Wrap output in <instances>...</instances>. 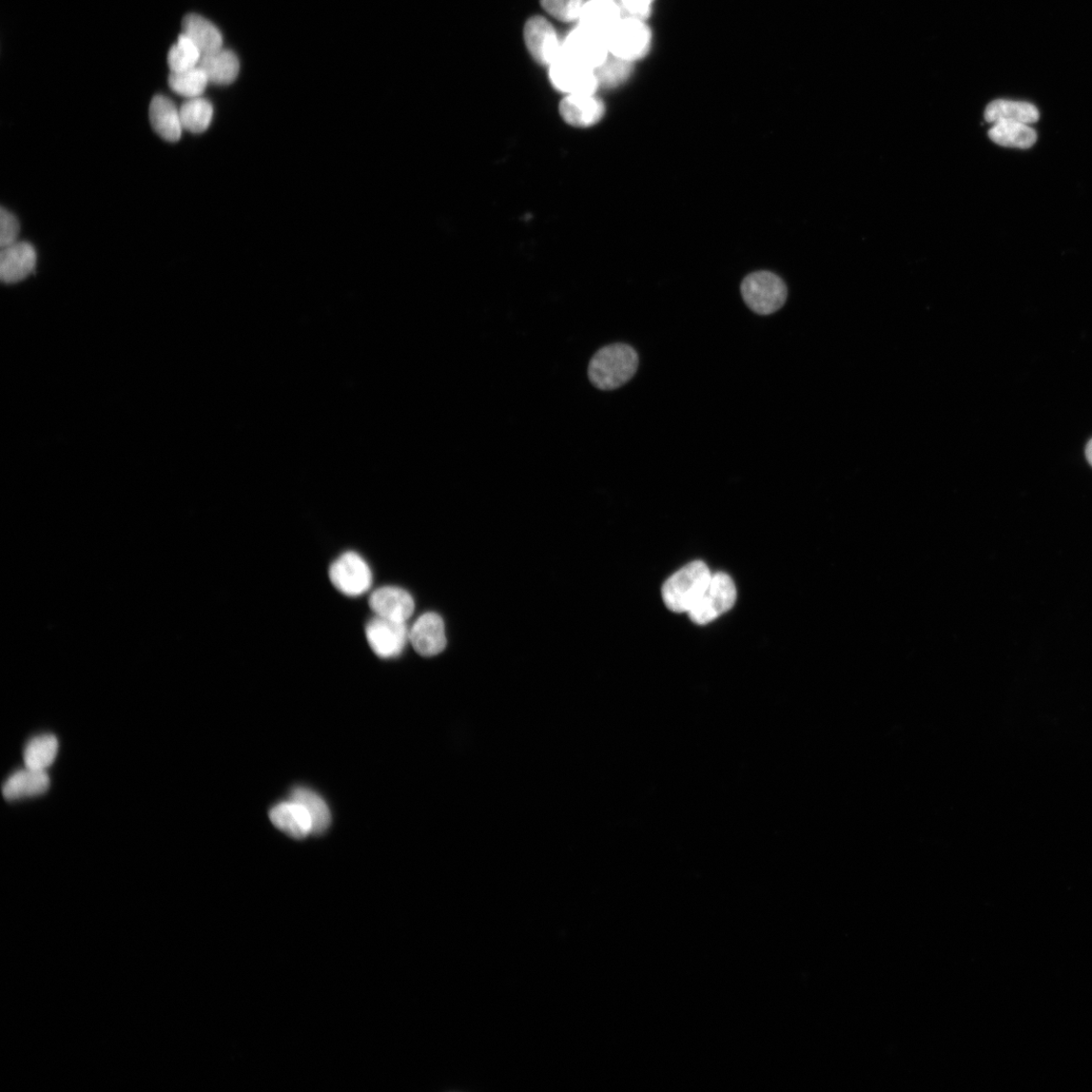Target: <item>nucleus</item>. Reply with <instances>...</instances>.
I'll return each instance as SVG.
<instances>
[{"instance_id":"1","label":"nucleus","mask_w":1092,"mask_h":1092,"mask_svg":"<svg viewBox=\"0 0 1092 1092\" xmlns=\"http://www.w3.org/2000/svg\"><path fill=\"white\" fill-rule=\"evenodd\" d=\"M638 364V355L633 347L615 343L597 351L590 361L588 376L597 388L613 391L634 377Z\"/></svg>"},{"instance_id":"2","label":"nucleus","mask_w":1092,"mask_h":1092,"mask_svg":"<svg viewBox=\"0 0 1092 1092\" xmlns=\"http://www.w3.org/2000/svg\"><path fill=\"white\" fill-rule=\"evenodd\" d=\"M707 565L695 560L670 577L662 586V599L673 612L684 613L694 608L711 580Z\"/></svg>"},{"instance_id":"3","label":"nucleus","mask_w":1092,"mask_h":1092,"mask_svg":"<svg viewBox=\"0 0 1092 1092\" xmlns=\"http://www.w3.org/2000/svg\"><path fill=\"white\" fill-rule=\"evenodd\" d=\"M740 291L747 306L763 316L782 309L788 295L785 283L769 271L752 273L740 285Z\"/></svg>"},{"instance_id":"4","label":"nucleus","mask_w":1092,"mask_h":1092,"mask_svg":"<svg viewBox=\"0 0 1092 1092\" xmlns=\"http://www.w3.org/2000/svg\"><path fill=\"white\" fill-rule=\"evenodd\" d=\"M607 40L611 55L634 62L648 54L652 33L645 21L623 16Z\"/></svg>"},{"instance_id":"5","label":"nucleus","mask_w":1092,"mask_h":1092,"mask_svg":"<svg viewBox=\"0 0 1092 1092\" xmlns=\"http://www.w3.org/2000/svg\"><path fill=\"white\" fill-rule=\"evenodd\" d=\"M735 600L736 589L732 578L725 573H717L711 577L707 591L689 611L690 619L704 626L731 610Z\"/></svg>"},{"instance_id":"6","label":"nucleus","mask_w":1092,"mask_h":1092,"mask_svg":"<svg viewBox=\"0 0 1092 1092\" xmlns=\"http://www.w3.org/2000/svg\"><path fill=\"white\" fill-rule=\"evenodd\" d=\"M334 586L348 597L366 593L373 583V573L367 562L355 552L341 555L329 569Z\"/></svg>"},{"instance_id":"7","label":"nucleus","mask_w":1092,"mask_h":1092,"mask_svg":"<svg viewBox=\"0 0 1092 1092\" xmlns=\"http://www.w3.org/2000/svg\"><path fill=\"white\" fill-rule=\"evenodd\" d=\"M561 55L596 70L608 61L609 49L606 37L579 25L564 37Z\"/></svg>"},{"instance_id":"8","label":"nucleus","mask_w":1092,"mask_h":1092,"mask_svg":"<svg viewBox=\"0 0 1092 1092\" xmlns=\"http://www.w3.org/2000/svg\"><path fill=\"white\" fill-rule=\"evenodd\" d=\"M365 635L370 649L381 658L401 656L409 641L406 622L377 615L368 621Z\"/></svg>"},{"instance_id":"9","label":"nucleus","mask_w":1092,"mask_h":1092,"mask_svg":"<svg viewBox=\"0 0 1092 1092\" xmlns=\"http://www.w3.org/2000/svg\"><path fill=\"white\" fill-rule=\"evenodd\" d=\"M550 78L558 90L568 95H594L599 87L595 70L562 55L550 66Z\"/></svg>"},{"instance_id":"10","label":"nucleus","mask_w":1092,"mask_h":1092,"mask_svg":"<svg viewBox=\"0 0 1092 1092\" xmlns=\"http://www.w3.org/2000/svg\"><path fill=\"white\" fill-rule=\"evenodd\" d=\"M524 40L534 60L551 66L561 56V45L555 28L548 19L534 16L525 25Z\"/></svg>"},{"instance_id":"11","label":"nucleus","mask_w":1092,"mask_h":1092,"mask_svg":"<svg viewBox=\"0 0 1092 1092\" xmlns=\"http://www.w3.org/2000/svg\"><path fill=\"white\" fill-rule=\"evenodd\" d=\"M409 641L423 657H434L446 648L444 621L440 615L428 612L421 615L409 631Z\"/></svg>"},{"instance_id":"12","label":"nucleus","mask_w":1092,"mask_h":1092,"mask_svg":"<svg viewBox=\"0 0 1092 1092\" xmlns=\"http://www.w3.org/2000/svg\"><path fill=\"white\" fill-rule=\"evenodd\" d=\"M269 818L273 826L295 840H304L313 834V822L310 813L303 805L292 799L272 807Z\"/></svg>"},{"instance_id":"13","label":"nucleus","mask_w":1092,"mask_h":1092,"mask_svg":"<svg viewBox=\"0 0 1092 1092\" xmlns=\"http://www.w3.org/2000/svg\"><path fill=\"white\" fill-rule=\"evenodd\" d=\"M368 604L377 616L394 621L406 622L415 610V602L411 594L394 586L377 589L370 595Z\"/></svg>"},{"instance_id":"14","label":"nucleus","mask_w":1092,"mask_h":1092,"mask_svg":"<svg viewBox=\"0 0 1092 1092\" xmlns=\"http://www.w3.org/2000/svg\"><path fill=\"white\" fill-rule=\"evenodd\" d=\"M37 263V253L27 242H15L2 248L0 253V279L6 284H16L32 275Z\"/></svg>"},{"instance_id":"15","label":"nucleus","mask_w":1092,"mask_h":1092,"mask_svg":"<svg viewBox=\"0 0 1092 1092\" xmlns=\"http://www.w3.org/2000/svg\"><path fill=\"white\" fill-rule=\"evenodd\" d=\"M559 112L565 123L589 128L601 121L606 106L594 95H567L560 103Z\"/></svg>"},{"instance_id":"16","label":"nucleus","mask_w":1092,"mask_h":1092,"mask_svg":"<svg viewBox=\"0 0 1092 1092\" xmlns=\"http://www.w3.org/2000/svg\"><path fill=\"white\" fill-rule=\"evenodd\" d=\"M623 17L616 0H589L579 16V25L608 38Z\"/></svg>"},{"instance_id":"17","label":"nucleus","mask_w":1092,"mask_h":1092,"mask_svg":"<svg viewBox=\"0 0 1092 1092\" xmlns=\"http://www.w3.org/2000/svg\"><path fill=\"white\" fill-rule=\"evenodd\" d=\"M149 118L153 130L168 142L181 139L184 127L180 110L166 96L156 95L149 108Z\"/></svg>"},{"instance_id":"18","label":"nucleus","mask_w":1092,"mask_h":1092,"mask_svg":"<svg viewBox=\"0 0 1092 1092\" xmlns=\"http://www.w3.org/2000/svg\"><path fill=\"white\" fill-rule=\"evenodd\" d=\"M50 787V778L46 771L25 768L11 775L3 786V794L8 801L37 796Z\"/></svg>"},{"instance_id":"19","label":"nucleus","mask_w":1092,"mask_h":1092,"mask_svg":"<svg viewBox=\"0 0 1092 1092\" xmlns=\"http://www.w3.org/2000/svg\"><path fill=\"white\" fill-rule=\"evenodd\" d=\"M199 66L205 71L210 84L229 86L236 81L240 72V62L236 53L221 49L202 55Z\"/></svg>"},{"instance_id":"20","label":"nucleus","mask_w":1092,"mask_h":1092,"mask_svg":"<svg viewBox=\"0 0 1092 1092\" xmlns=\"http://www.w3.org/2000/svg\"><path fill=\"white\" fill-rule=\"evenodd\" d=\"M182 28L183 34L199 48L203 55L223 48V36L219 29L200 14L186 15L183 19Z\"/></svg>"},{"instance_id":"21","label":"nucleus","mask_w":1092,"mask_h":1092,"mask_svg":"<svg viewBox=\"0 0 1092 1092\" xmlns=\"http://www.w3.org/2000/svg\"><path fill=\"white\" fill-rule=\"evenodd\" d=\"M984 119L992 125L999 122L1030 125L1039 121L1040 112L1035 106L1027 102L997 100L986 107Z\"/></svg>"},{"instance_id":"22","label":"nucleus","mask_w":1092,"mask_h":1092,"mask_svg":"<svg viewBox=\"0 0 1092 1092\" xmlns=\"http://www.w3.org/2000/svg\"><path fill=\"white\" fill-rule=\"evenodd\" d=\"M988 136L994 143L1007 148L1029 149L1037 142V133L1030 125L1017 122L993 124Z\"/></svg>"},{"instance_id":"23","label":"nucleus","mask_w":1092,"mask_h":1092,"mask_svg":"<svg viewBox=\"0 0 1092 1092\" xmlns=\"http://www.w3.org/2000/svg\"><path fill=\"white\" fill-rule=\"evenodd\" d=\"M289 799L303 805L313 822V834L324 833L333 822L330 808L324 798L314 790L299 786L291 790Z\"/></svg>"},{"instance_id":"24","label":"nucleus","mask_w":1092,"mask_h":1092,"mask_svg":"<svg viewBox=\"0 0 1092 1092\" xmlns=\"http://www.w3.org/2000/svg\"><path fill=\"white\" fill-rule=\"evenodd\" d=\"M58 749L60 743L53 734H41L32 738L24 750L25 766L46 771L54 763Z\"/></svg>"},{"instance_id":"25","label":"nucleus","mask_w":1092,"mask_h":1092,"mask_svg":"<svg viewBox=\"0 0 1092 1092\" xmlns=\"http://www.w3.org/2000/svg\"><path fill=\"white\" fill-rule=\"evenodd\" d=\"M180 113L184 130L201 134L207 131L211 123L213 108L201 96L187 100L180 109Z\"/></svg>"},{"instance_id":"26","label":"nucleus","mask_w":1092,"mask_h":1092,"mask_svg":"<svg viewBox=\"0 0 1092 1092\" xmlns=\"http://www.w3.org/2000/svg\"><path fill=\"white\" fill-rule=\"evenodd\" d=\"M209 84V78L200 66L184 72H171L168 77L170 88L187 100L201 97Z\"/></svg>"},{"instance_id":"27","label":"nucleus","mask_w":1092,"mask_h":1092,"mask_svg":"<svg viewBox=\"0 0 1092 1092\" xmlns=\"http://www.w3.org/2000/svg\"><path fill=\"white\" fill-rule=\"evenodd\" d=\"M202 52L189 38L182 34L177 44L173 45L167 56L171 72H184L199 66Z\"/></svg>"},{"instance_id":"28","label":"nucleus","mask_w":1092,"mask_h":1092,"mask_svg":"<svg viewBox=\"0 0 1092 1092\" xmlns=\"http://www.w3.org/2000/svg\"><path fill=\"white\" fill-rule=\"evenodd\" d=\"M632 72L633 62L620 60L613 55L595 70L599 87L606 88H614L626 83Z\"/></svg>"},{"instance_id":"29","label":"nucleus","mask_w":1092,"mask_h":1092,"mask_svg":"<svg viewBox=\"0 0 1092 1092\" xmlns=\"http://www.w3.org/2000/svg\"><path fill=\"white\" fill-rule=\"evenodd\" d=\"M584 3V0H541L546 12L565 23L579 19Z\"/></svg>"},{"instance_id":"30","label":"nucleus","mask_w":1092,"mask_h":1092,"mask_svg":"<svg viewBox=\"0 0 1092 1092\" xmlns=\"http://www.w3.org/2000/svg\"><path fill=\"white\" fill-rule=\"evenodd\" d=\"M19 223L12 212L6 209L0 211V246H10L16 241L19 234Z\"/></svg>"},{"instance_id":"31","label":"nucleus","mask_w":1092,"mask_h":1092,"mask_svg":"<svg viewBox=\"0 0 1092 1092\" xmlns=\"http://www.w3.org/2000/svg\"><path fill=\"white\" fill-rule=\"evenodd\" d=\"M624 17L646 21L652 12L654 0H617Z\"/></svg>"},{"instance_id":"32","label":"nucleus","mask_w":1092,"mask_h":1092,"mask_svg":"<svg viewBox=\"0 0 1092 1092\" xmlns=\"http://www.w3.org/2000/svg\"><path fill=\"white\" fill-rule=\"evenodd\" d=\"M1085 455L1088 462L1092 466V439L1087 443Z\"/></svg>"},{"instance_id":"33","label":"nucleus","mask_w":1092,"mask_h":1092,"mask_svg":"<svg viewBox=\"0 0 1092 1092\" xmlns=\"http://www.w3.org/2000/svg\"><path fill=\"white\" fill-rule=\"evenodd\" d=\"M616 2H617V0H616ZM617 3H618V2H617Z\"/></svg>"}]
</instances>
